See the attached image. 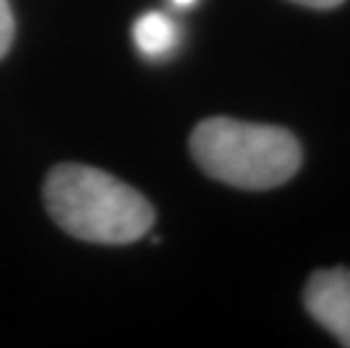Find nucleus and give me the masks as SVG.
<instances>
[{"mask_svg": "<svg viewBox=\"0 0 350 348\" xmlns=\"http://www.w3.org/2000/svg\"><path fill=\"white\" fill-rule=\"evenodd\" d=\"M296 5L312 7V10H334V7L344 5L346 0H292Z\"/></svg>", "mask_w": 350, "mask_h": 348, "instance_id": "423d86ee", "label": "nucleus"}, {"mask_svg": "<svg viewBox=\"0 0 350 348\" xmlns=\"http://www.w3.org/2000/svg\"><path fill=\"white\" fill-rule=\"evenodd\" d=\"M190 152L208 176L242 190H269L299 172L303 150L273 124L206 118L190 136Z\"/></svg>", "mask_w": 350, "mask_h": 348, "instance_id": "f03ea898", "label": "nucleus"}, {"mask_svg": "<svg viewBox=\"0 0 350 348\" xmlns=\"http://www.w3.org/2000/svg\"><path fill=\"white\" fill-rule=\"evenodd\" d=\"M14 41V14L10 0H0V59L7 55Z\"/></svg>", "mask_w": 350, "mask_h": 348, "instance_id": "39448f33", "label": "nucleus"}, {"mask_svg": "<svg viewBox=\"0 0 350 348\" xmlns=\"http://www.w3.org/2000/svg\"><path fill=\"white\" fill-rule=\"evenodd\" d=\"M305 310L341 346L350 348V269H319L303 292Z\"/></svg>", "mask_w": 350, "mask_h": 348, "instance_id": "7ed1b4c3", "label": "nucleus"}, {"mask_svg": "<svg viewBox=\"0 0 350 348\" xmlns=\"http://www.w3.org/2000/svg\"><path fill=\"white\" fill-rule=\"evenodd\" d=\"M50 217L72 238L100 244L136 242L154 224V209L136 188L98 168L62 163L48 174Z\"/></svg>", "mask_w": 350, "mask_h": 348, "instance_id": "f257e3e1", "label": "nucleus"}, {"mask_svg": "<svg viewBox=\"0 0 350 348\" xmlns=\"http://www.w3.org/2000/svg\"><path fill=\"white\" fill-rule=\"evenodd\" d=\"M133 41L145 57H167L178 43V27L167 14L147 12L133 23Z\"/></svg>", "mask_w": 350, "mask_h": 348, "instance_id": "20e7f679", "label": "nucleus"}, {"mask_svg": "<svg viewBox=\"0 0 350 348\" xmlns=\"http://www.w3.org/2000/svg\"><path fill=\"white\" fill-rule=\"evenodd\" d=\"M174 5H178V7H190V5H195L197 0H172Z\"/></svg>", "mask_w": 350, "mask_h": 348, "instance_id": "0eeeda50", "label": "nucleus"}]
</instances>
